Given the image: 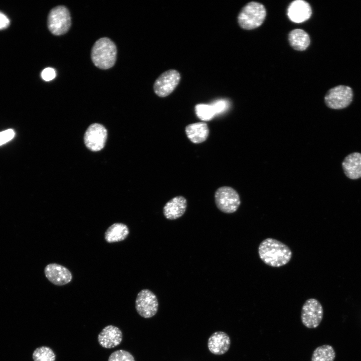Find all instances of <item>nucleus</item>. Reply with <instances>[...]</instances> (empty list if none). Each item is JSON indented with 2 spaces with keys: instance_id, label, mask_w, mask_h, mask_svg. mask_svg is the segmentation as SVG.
Here are the masks:
<instances>
[{
  "instance_id": "1",
  "label": "nucleus",
  "mask_w": 361,
  "mask_h": 361,
  "mask_svg": "<svg viewBox=\"0 0 361 361\" xmlns=\"http://www.w3.org/2000/svg\"><path fill=\"white\" fill-rule=\"evenodd\" d=\"M260 259L272 267H280L290 261L292 252L290 248L282 242L272 238L263 240L258 249Z\"/></svg>"
},
{
  "instance_id": "2",
  "label": "nucleus",
  "mask_w": 361,
  "mask_h": 361,
  "mask_svg": "<svg viewBox=\"0 0 361 361\" xmlns=\"http://www.w3.org/2000/svg\"><path fill=\"white\" fill-rule=\"evenodd\" d=\"M91 56L95 66L101 69H109L116 62V46L110 39L102 38L94 43Z\"/></svg>"
},
{
  "instance_id": "3",
  "label": "nucleus",
  "mask_w": 361,
  "mask_h": 361,
  "mask_svg": "<svg viewBox=\"0 0 361 361\" xmlns=\"http://www.w3.org/2000/svg\"><path fill=\"white\" fill-rule=\"evenodd\" d=\"M266 16V10L261 3L251 2L240 11L237 17L239 26L243 29L251 30L260 26Z\"/></svg>"
},
{
  "instance_id": "4",
  "label": "nucleus",
  "mask_w": 361,
  "mask_h": 361,
  "mask_svg": "<svg viewBox=\"0 0 361 361\" xmlns=\"http://www.w3.org/2000/svg\"><path fill=\"white\" fill-rule=\"evenodd\" d=\"M214 198L218 209L226 214L236 212L241 203L238 193L228 186L219 188L215 192Z\"/></svg>"
},
{
  "instance_id": "5",
  "label": "nucleus",
  "mask_w": 361,
  "mask_h": 361,
  "mask_svg": "<svg viewBox=\"0 0 361 361\" xmlns=\"http://www.w3.org/2000/svg\"><path fill=\"white\" fill-rule=\"evenodd\" d=\"M71 25L70 13L67 8L59 6L53 8L48 17V27L54 35L66 33Z\"/></svg>"
},
{
  "instance_id": "6",
  "label": "nucleus",
  "mask_w": 361,
  "mask_h": 361,
  "mask_svg": "<svg viewBox=\"0 0 361 361\" xmlns=\"http://www.w3.org/2000/svg\"><path fill=\"white\" fill-rule=\"evenodd\" d=\"M323 316V308L320 302L315 298L307 299L302 305L301 320L307 328H315L321 323Z\"/></svg>"
},
{
  "instance_id": "7",
  "label": "nucleus",
  "mask_w": 361,
  "mask_h": 361,
  "mask_svg": "<svg viewBox=\"0 0 361 361\" xmlns=\"http://www.w3.org/2000/svg\"><path fill=\"white\" fill-rule=\"evenodd\" d=\"M352 96V91L350 87L338 85L328 91L324 96V102L330 108L340 109L347 107L350 104Z\"/></svg>"
},
{
  "instance_id": "8",
  "label": "nucleus",
  "mask_w": 361,
  "mask_h": 361,
  "mask_svg": "<svg viewBox=\"0 0 361 361\" xmlns=\"http://www.w3.org/2000/svg\"><path fill=\"white\" fill-rule=\"evenodd\" d=\"M180 79L178 71L174 69L165 71L154 82L153 88L155 94L160 97L168 96L176 88Z\"/></svg>"
},
{
  "instance_id": "9",
  "label": "nucleus",
  "mask_w": 361,
  "mask_h": 361,
  "mask_svg": "<svg viewBox=\"0 0 361 361\" xmlns=\"http://www.w3.org/2000/svg\"><path fill=\"white\" fill-rule=\"evenodd\" d=\"M158 308L157 298L151 291L144 289L139 292L135 300V309L141 316L150 318L155 315Z\"/></svg>"
},
{
  "instance_id": "10",
  "label": "nucleus",
  "mask_w": 361,
  "mask_h": 361,
  "mask_svg": "<svg viewBox=\"0 0 361 361\" xmlns=\"http://www.w3.org/2000/svg\"><path fill=\"white\" fill-rule=\"evenodd\" d=\"M107 136L106 128L100 124L94 123L86 131L84 142L88 149L93 151H98L104 147Z\"/></svg>"
},
{
  "instance_id": "11",
  "label": "nucleus",
  "mask_w": 361,
  "mask_h": 361,
  "mask_svg": "<svg viewBox=\"0 0 361 361\" xmlns=\"http://www.w3.org/2000/svg\"><path fill=\"white\" fill-rule=\"evenodd\" d=\"M44 273L48 280L57 286L68 284L72 279L71 271L66 267L57 263L48 264L44 269Z\"/></svg>"
},
{
  "instance_id": "12",
  "label": "nucleus",
  "mask_w": 361,
  "mask_h": 361,
  "mask_svg": "<svg viewBox=\"0 0 361 361\" xmlns=\"http://www.w3.org/2000/svg\"><path fill=\"white\" fill-rule=\"evenodd\" d=\"M122 333L117 326L108 325L98 334L99 344L105 348H112L118 345L122 340Z\"/></svg>"
},
{
  "instance_id": "13",
  "label": "nucleus",
  "mask_w": 361,
  "mask_h": 361,
  "mask_svg": "<svg viewBox=\"0 0 361 361\" xmlns=\"http://www.w3.org/2000/svg\"><path fill=\"white\" fill-rule=\"evenodd\" d=\"M312 14L309 3L303 0H296L291 3L287 10L289 19L294 23H300L308 20Z\"/></svg>"
},
{
  "instance_id": "14",
  "label": "nucleus",
  "mask_w": 361,
  "mask_h": 361,
  "mask_svg": "<svg viewBox=\"0 0 361 361\" xmlns=\"http://www.w3.org/2000/svg\"><path fill=\"white\" fill-rule=\"evenodd\" d=\"M187 208V199L182 196H176L164 205L163 208V215L168 220H176L185 214Z\"/></svg>"
},
{
  "instance_id": "15",
  "label": "nucleus",
  "mask_w": 361,
  "mask_h": 361,
  "mask_svg": "<svg viewBox=\"0 0 361 361\" xmlns=\"http://www.w3.org/2000/svg\"><path fill=\"white\" fill-rule=\"evenodd\" d=\"M231 345L229 336L223 331L213 333L209 337L208 346L209 350L216 355H222L229 350Z\"/></svg>"
},
{
  "instance_id": "16",
  "label": "nucleus",
  "mask_w": 361,
  "mask_h": 361,
  "mask_svg": "<svg viewBox=\"0 0 361 361\" xmlns=\"http://www.w3.org/2000/svg\"><path fill=\"white\" fill-rule=\"evenodd\" d=\"M345 174L349 178L361 177V153L353 152L348 155L342 163Z\"/></svg>"
},
{
  "instance_id": "17",
  "label": "nucleus",
  "mask_w": 361,
  "mask_h": 361,
  "mask_svg": "<svg viewBox=\"0 0 361 361\" xmlns=\"http://www.w3.org/2000/svg\"><path fill=\"white\" fill-rule=\"evenodd\" d=\"M185 132L191 142L198 144L207 140L209 135V128L206 123L196 122L187 125Z\"/></svg>"
},
{
  "instance_id": "18",
  "label": "nucleus",
  "mask_w": 361,
  "mask_h": 361,
  "mask_svg": "<svg viewBox=\"0 0 361 361\" xmlns=\"http://www.w3.org/2000/svg\"><path fill=\"white\" fill-rule=\"evenodd\" d=\"M129 233L127 226L121 223H115L109 226L104 233V238L109 243L122 241Z\"/></svg>"
},
{
  "instance_id": "19",
  "label": "nucleus",
  "mask_w": 361,
  "mask_h": 361,
  "mask_svg": "<svg viewBox=\"0 0 361 361\" xmlns=\"http://www.w3.org/2000/svg\"><path fill=\"white\" fill-rule=\"evenodd\" d=\"M288 41L293 49L302 51L309 46L310 39L308 33L305 31L300 29H296L289 32Z\"/></svg>"
},
{
  "instance_id": "20",
  "label": "nucleus",
  "mask_w": 361,
  "mask_h": 361,
  "mask_svg": "<svg viewBox=\"0 0 361 361\" xmlns=\"http://www.w3.org/2000/svg\"><path fill=\"white\" fill-rule=\"evenodd\" d=\"M335 356V350L331 345L323 344L314 349L311 361H334Z\"/></svg>"
},
{
  "instance_id": "21",
  "label": "nucleus",
  "mask_w": 361,
  "mask_h": 361,
  "mask_svg": "<svg viewBox=\"0 0 361 361\" xmlns=\"http://www.w3.org/2000/svg\"><path fill=\"white\" fill-rule=\"evenodd\" d=\"M32 357L34 361H55L56 354L50 347L42 346L34 350Z\"/></svg>"
},
{
  "instance_id": "22",
  "label": "nucleus",
  "mask_w": 361,
  "mask_h": 361,
  "mask_svg": "<svg viewBox=\"0 0 361 361\" xmlns=\"http://www.w3.org/2000/svg\"><path fill=\"white\" fill-rule=\"evenodd\" d=\"M197 116L201 120L210 121L216 115L212 106L206 104H198L195 107Z\"/></svg>"
},
{
  "instance_id": "23",
  "label": "nucleus",
  "mask_w": 361,
  "mask_h": 361,
  "mask_svg": "<svg viewBox=\"0 0 361 361\" xmlns=\"http://www.w3.org/2000/svg\"><path fill=\"white\" fill-rule=\"evenodd\" d=\"M108 361H135V359L129 352L119 349L111 353Z\"/></svg>"
},
{
  "instance_id": "24",
  "label": "nucleus",
  "mask_w": 361,
  "mask_h": 361,
  "mask_svg": "<svg viewBox=\"0 0 361 361\" xmlns=\"http://www.w3.org/2000/svg\"><path fill=\"white\" fill-rule=\"evenodd\" d=\"M15 136V132L12 129L0 132V145H3L11 140Z\"/></svg>"
},
{
  "instance_id": "25",
  "label": "nucleus",
  "mask_w": 361,
  "mask_h": 361,
  "mask_svg": "<svg viewBox=\"0 0 361 361\" xmlns=\"http://www.w3.org/2000/svg\"><path fill=\"white\" fill-rule=\"evenodd\" d=\"M56 75L55 69L48 67L44 69L41 72L42 78L46 81H50L54 79Z\"/></svg>"
},
{
  "instance_id": "26",
  "label": "nucleus",
  "mask_w": 361,
  "mask_h": 361,
  "mask_svg": "<svg viewBox=\"0 0 361 361\" xmlns=\"http://www.w3.org/2000/svg\"><path fill=\"white\" fill-rule=\"evenodd\" d=\"M211 105L216 115L223 112L226 109L227 103L224 100H218L214 102Z\"/></svg>"
},
{
  "instance_id": "27",
  "label": "nucleus",
  "mask_w": 361,
  "mask_h": 361,
  "mask_svg": "<svg viewBox=\"0 0 361 361\" xmlns=\"http://www.w3.org/2000/svg\"><path fill=\"white\" fill-rule=\"evenodd\" d=\"M10 23L9 18L0 12V30L6 29L9 26Z\"/></svg>"
}]
</instances>
